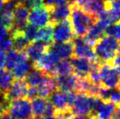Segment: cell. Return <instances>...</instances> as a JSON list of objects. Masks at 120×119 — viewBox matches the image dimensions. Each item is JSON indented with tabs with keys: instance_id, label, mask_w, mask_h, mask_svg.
<instances>
[{
	"instance_id": "cell-26",
	"label": "cell",
	"mask_w": 120,
	"mask_h": 119,
	"mask_svg": "<svg viewBox=\"0 0 120 119\" xmlns=\"http://www.w3.org/2000/svg\"><path fill=\"white\" fill-rule=\"evenodd\" d=\"M32 67H33V64L30 63L29 59L23 60V61L18 63L11 69L12 70L11 73L16 79H23L25 75L29 73V71L32 69Z\"/></svg>"
},
{
	"instance_id": "cell-25",
	"label": "cell",
	"mask_w": 120,
	"mask_h": 119,
	"mask_svg": "<svg viewBox=\"0 0 120 119\" xmlns=\"http://www.w3.org/2000/svg\"><path fill=\"white\" fill-rule=\"evenodd\" d=\"M48 102L49 100H47L46 98H43L40 96L33 99L31 103L32 114L37 117L44 116L45 112L48 108Z\"/></svg>"
},
{
	"instance_id": "cell-11",
	"label": "cell",
	"mask_w": 120,
	"mask_h": 119,
	"mask_svg": "<svg viewBox=\"0 0 120 119\" xmlns=\"http://www.w3.org/2000/svg\"><path fill=\"white\" fill-rule=\"evenodd\" d=\"M28 21L38 27H43L50 22V13L45 7L33 8L28 16Z\"/></svg>"
},
{
	"instance_id": "cell-20",
	"label": "cell",
	"mask_w": 120,
	"mask_h": 119,
	"mask_svg": "<svg viewBox=\"0 0 120 119\" xmlns=\"http://www.w3.org/2000/svg\"><path fill=\"white\" fill-rule=\"evenodd\" d=\"M82 8L97 19L98 16L106 10V2L105 0H90Z\"/></svg>"
},
{
	"instance_id": "cell-34",
	"label": "cell",
	"mask_w": 120,
	"mask_h": 119,
	"mask_svg": "<svg viewBox=\"0 0 120 119\" xmlns=\"http://www.w3.org/2000/svg\"><path fill=\"white\" fill-rule=\"evenodd\" d=\"M0 49L6 51H9L12 49V43H11V38L10 34L8 37L0 41Z\"/></svg>"
},
{
	"instance_id": "cell-22",
	"label": "cell",
	"mask_w": 120,
	"mask_h": 119,
	"mask_svg": "<svg viewBox=\"0 0 120 119\" xmlns=\"http://www.w3.org/2000/svg\"><path fill=\"white\" fill-rule=\"evenodd\" d=\"M56 86L55 78L53 76L47 74L43 81L37 87L38 96L47 98L54 90H56Z\"/></svg>"
},
{
	"instance_id": "cell-24",
	"label": "cell",
	"mask_w": 120,
	"mask_h": 119,
	"mask_svg": "<svg viewBox=\"0 0 120 119\" xmlns=\"http://www.w3.org/2000/svg\"><path fill=\"white\" fill-rule=\"evenodd\" d=\"M25 60H28L25 51H18L16 50L11 51V50L8 51V54L7 55L5 67H7V69L11 70L18 63Z\"/></svg>"
},
{
	"instance_id": "cell-36",
	"label": "cell",
	"mask_w": 120,
	"mask_h": 119,
	"mask_svg": "<svg viewBox=\"0 0 120 119\" xmlns=\"http://www.w3.org/2000/svg\"><path fill=\"white\" fill-rule=\"evenodd\" d=\"M38 96V89L36 87H30V88H28L26 92V98L29 100H33V99L36 98Z\"/></svg>"
},
{
	"instance_id": "cell-41",
	"label": "cell",
	"mask_w": 120,
	"mask_h": 119,
	"mask_svg": "<svg viewBox=\"0 0 120 119\" xmlns=\"http://www.w3.org/2000/svg\"><path fill=\"white\" fill-rule=\"evenodd\" d=\"M0 119H18V118L11 116V115L9 114L7 111H4L0 114Z\"/></svg>"
},
{
	"instance_id": "cell-4",
	"label": "cell",
	"mask_w": 120,
	"mask_h": 119,
	"mask_svg": "<svg viewBox=\"0 0 120 119\" xmlns=\"http://www.w3.org/2000/svg\"><path fill=\"white\" fill-rule=\"evenodd\" d=\"M96 96L83 92H76L71 106V112L74 115L91 116L93 110Z\"/></svg>"
},
{
	"instance_id": "cell-48",
	"label": "cell",
	"mask_w": 120,
	"mask_h": 119,
	"mask_svg": "<svg viewBox=\"0 0 120 119\" xmlns=\"http://www.w3.org/2000/svg\"><path fill=\"white\" fill-rule=\"evenodd\" d=\"M12 2H23L25 1V0H11Z\"/></svg>"
},
{
	"instance_id": "cell-39",
	"label": "cell",
	"mask_w": 120,
	"mask_h": 119,
	"mask_svg": "<svg viewBox=\"0 0 120 119\" xmlns=\"http://www.w3.org/2000/svg\"><path fill=\"white\" fill-rule=\"evenodd\" d=\"M55 3L56 0H43V7H45L48 11L52 10L55 7Z\"/></svg>"
},
{
	"instance_id": "cell-29",
	"label": "cell",
	"mask_w": 120,
	"mask_h": 119,
	"mask_svg": "<svg viewBox=\"0 0 120 119\" xmlns=\"http://www.w3.org/2000/svg\"><path fill=\"white\" fill-rule=\"evenodd\" d=\"M73 73L72 65L70 60L67 59H64L59 60L54 68L53 77L57 75H67Z\"/></svg>"
},
{
	"instance_id": "cell-2",
	"label": "cell",
	"mask_w": 120,
	"mask_h": 119,
	"mask_svg": "<svg viewBox=\"0 0 120 119\" xmlns=\"http://www.w3.org/2000/svg\"><path fill=\"white\" fill-rule=\"evenodd\" d=\"M120 43L109 35L103 36L93 45V51L97 61L110 62L118 54Z\"/></svg>"
},
{
	"instance_id": "cell-42",
	"label": "cell",
	"mask_w": 120,
	"mask_h": 119,
	"mask_svg": "<svg viewBox=\"0 0 120 119\" xmlns=\"http://www.w3.org/2000/svg\"><path fill=\"white\" fill-rule=\"evenodd\" d=\"M70 119H92L91 116H82V115H74L70 117Z\"/></svg>"
},
{
	"instance_id": "cell-40",
	"label": "cell",
	"mask_w": 120,
	"mask_h": 119,
	"mask_svg": "<svg viewBox=\"0 0 120 119\" xmlns=\"http://www.w3.org/2000/svg\"><path fill=\"white\" fill-rule=\"evenodd\" d=\"M6 52L0 49V69H3L6 65Z\"/></svg>"
},
{
	"instance_id": "cell-12",
	"label": "cell",
	"mask_w": 120,
	"mask_h": 119,
	"mask_svg": "<svg viewBox=\"0 0 120 119\" xmlns=\"http://www.w3.org/2000/svg\"><path fill=\"white\" fill-rule=\"evenodd\" d=\"M51 44L42 41H34L32 43L29 44L25 50L28 59L32 62L35 63L39 60V58L48 50Z\"/></svg>"
},
{
	"instance_id": "cell-37",
	"label": "cell",
	"mask_w": 120,
	"mask_h": 119,
	"mask_svg": "<svg viewBox=\"0 0 120 119\" xmlns=\"http://www.w3.org/2000/svg\"><path fill=\"white\" fill-rule=\"evenodd\" d=\"M9 31L7 29V28L2 24V22L0 21V41H2L3 39H4L6 37H8L9 35Z\"/></svg>"
},
{
	"instance_id": "cell-23",
	"label": "cell",
	"mask_w": 120,
	"mask_h": 119,
	"mask_svg": "<svg viewBox=\"0 0 120 119\" xmlns=\"http://www.w3.org/2000/svg\"><path fill=\"white\" fill-rule=\"evenodd\" d=\"M10 36L12 43V48L18 51H25L27 47L30 44V41L25 38L23 32L12 31L10 33Z\"/></svg>"
},
{
	"instance_id": "cell-28",
	"label": "cell",
	"mask_w": 120,
	"mask_h": 119,
	"mask_svg": "<svg viewBox=\"0 0 120 119\" xmlns=\"http://www.w3.org/2000/svg\"><path fill=\"white\" fill-rule=\"evenodd\" d=\"M52 33H53V25L48 24L43 27H40L37 33L35 41H42L47 43L48 44H52L53 43L52 40Z\"/></svg>"
},
{
	"instance_id": "cell-17",
	"label": "cell",
	"mask_w": 120,
	"mask_h": 119,
	"mask_svg": "<svg viewBox=\"0 0 120 119\" xmlns=\"http://www.w3.org/2000/svg\"><path fill=\"white\" fill-rule=\"evenodd\" d=\"M53 51L59 59H69L73 56V43L71 42L68 43H52L48 48Z\"/></svg>"
},
{
	"instance_id": "cell-33",
	"label": "cell",
	"mask_w": 120,
	"mask_h": 119,
	"mask_svg": "<svg viewBox=\"0 0 120 119\" xmlns=\"http://www.w3.org/2000/svg\"><path fill=\"white\" fill-rule=\"evenodd\" d=\"M108 101H111V102H113V103L116 104V105L120 104V89L119 88L110 89Z\"/></svg>"
},
{
	"instance_id": "cell-8",
	"label": "cell",
	"mask_w": 120,
	"mask_h": 119,
	"mask_svg": "<svg viewBox=\"0 0 120 119\" xmlns=\"http://www.w3.org/2000/svg\"><path fill=\"white\" fill-rule=\"evenodd\" d=\"M29 14L30 8L27 7L23 2H17L14 5L13 9V24L11 32H23L25 26L28 25Z\"/></svg>"
},
{
	"instance_id": "cell-35",
	"label": "cell",
	"mask_w": 120,
	"mask_h": 119,
	"mask_svg": "<svg viewBox=\"0 0 120 119\" xmlns=\"http://www.w3.org/2000/svg\"><path fill=\"white\" fill-rule=\"evenodd\" d=\"M24 3L26 5L27 7L30 8V9L43 6V0H25Z\"/></svg>"
},
{
	"instance_id": "cell-49",
	"label": "cell",
	"mask_w": 120,
	"mask_h": 119,
	"mask_svg": "<svg viewBox=\"0 0 120 119\" xmlns=\"http://www.w3.org/2000/svg\"><path fill=\"white\" fill-rule=\"evenodd\" d=\"M113 1H114V0H105L106 3H111V2H113Z\"/></svg>"
},
{
	"instance_id": "cell-10",
	"label": "cell",
	"mask_w": 120,
	"mask_h": 119,
	"mask_svg": "<svg viewBox=\"0 0 120 119\" xmlns=\"http://www.w3.org/2000/svg\"><path fill=\"white\" fill-rule=\"evenodd\" d=\"M60 60L58 56L51 50H48L38 61L33 64V66L37 69H39L45 73L51 76H53L54 68L57 62Z\"/></svg>"
},
{
	"instance_id": "cell-16",
	"label": "cell",
	"mask_w": 120,
	"mask_h": 119,
	"mask_svg": "<svg viewBox=\"0 0 120 119\" xmlns=\"http://www.w3.org/2000/svg\"><path fill=\"white\" fill-rule=\"evenodd\" d=\"M105 29V28L101 23H99L96 21L94 24H92L90 26L87 33L82 38H83L86 43H87L89 45L93 47V45L96 42L104 36Z\"/></svg>"
},
{
	"instance_id": "cell-7",
	"label": "cell",
	"mask_w": 120,
	"mask_h": 119,
	"mask_svg": "<svg viewBox=\"0 0 120 119\" xmlns=\"http://www.w3.org/2000/svg\"><path fill=\"white\" fill-rule=\"evenodd\" d=\"M53 26L52 40L54 43H68L72 41L75 37L69 19L60 21Z\"/></svg>"
},
{
	"instance_id": "cell-27",
	"label": "cell",
	"mask_w": 120,
	"mask_h": 119,
	"mask_svg": "<svg viewBox=\"0 0 120 119\" xmlns=\"http://www.w3.org/2000/svg\"><path fill=\"white\" fill-rule=\"evenodd\" d=\"M14 77L8 69H0V93L5 94L11 87Z\"/></svg>"
},
{
	"instance_id": "cell-19",
	"label": "cell",
	"mask_w": 120,
	"mask_h": 119,
	"mask_svg": "<svg viewBox=\"0 0 120 119\" xmlns=\"http://www.w3.org/2000/svg\"><path fill=\"white\" fill-rule=\"evenodd\" d=\"M49 13H50L49 24L54 25L60 21L69 19L70 15V6L54 7L52 10L49 11Z\"/></svg>"
},
{
	"instance_id": "cell-13",
	"label": "cell",
	"mask_w": 120,
	"mask_h": 119,
	"mask_svg": "<svg viewBox=\"0 0 120 119\" xmlns=\"http://www.w3.org/2000/svg\"><path fill=\"white\" fill-rule=\"evenodd\" d=\"M54 78L58 90L62 91H75L79 77L74 73L67 75H57Z\"/></svg>"
},
{
	"instance_id": "cell-30",
	"label": "cell",
	"mask_w": 120,
	"mask_h": 119,
	"mask_svg": "<svg viewBox=\"0 0 120 119\" xmlns=\"http://www.w3.org/2000/svg\"><path fill=\"white\" fill-rule=\"evenodd\" d=\"M106 9H108L110 13L114 23L120 22V0L106 3Z\"/></svg>"
},
{
	"instance_id": "cell-3",
	"label": "cell",
	"mask_w": 120,
	"mask_h": 119,
	"mask_svg": "<svg viewBox=\"0 0 120 119\" xmlns=\"http://www.w3.org/2000/svg\"><path fill=\"white\" fill-rule=\"evenodd\" d=\"M75 94V91H62L60 90H54L48 95V100L55 108L56 113H63L71 110Z\"/></svg>"
},
{
	"instance_id": "cell-47",
	"label": "cell",
	"mask_w": 120,
	"mask_h": 119,
	"mask_svg": "<svg viewBox=\"0 0 120 119\" xmlns=\"http://www.w3.org/2000/svg\"><path fill=\"white\" fill-rule=\"evenodd\" d=\"M118 56H120V45H119V50H118Z\"/></svg>"
},
{
	"instance_id": "cell-46",
	"label": "cell",
	"mask_w": 120,
	"mask_h": 119,
	"mask_svg": "<svg viewBox=\"0 0 120 119\" xmlns=\"http://www.w3.org/2000/svg\"><path fill=\"white\" fill-rule=\"evenodd\" d=\"M3 112H4V110H3V108H2V106H1V105H0V114H1Z\"/></svg>"
},
{
	"instance_id": "cell-21",
	"label": "cell",
	"mask_w": 120,
	"mask_h": 119,
	"mask_svg": "<svg viewBox=\"0 0 120 119\" xmlns=\"http://www.w3.org/2000/svg\"><path fill=\"white\" fill-rule=\"evenodd\" d=\"M47 73H45L41 69L33 66L29 73L25 75L24 81L29 87H38L43 81Z\"/></svg>"
},
{
	"instance_id": "cell-38",
	"label": "cell",
	"mask_w": 120,
	"mask_h": 119,
	"mask_svg": "<svg viewBox=\"0 0 120 119\" xmlns=\"http://www.w3.org/2000/svg\"><path fill=\"white\" fill-rule=\"evenodd\" d=\"M110 63H111V65L117 69V71L119 72V74L120 76V56L117 55L114 59L111 60Z\"/></svg>"
},
{
	"instance_id": "cell-1",
	"label": "cell",
	"mask_w": 120,
	"mask_h": 119,
	"mask_svg": "<svg viewBox=\"0 0 120 119\" xmlns=\"http://www.w3.org/2000/svg\"><path fill=\"white\" fill-rule=\"evenodd\" d=\"M70 24L76 37H83L92 24L97 21L96 17L86 12L76 4L70 6Z\"/></svg>"
},
{
	"instance_id": "cell-14",
	"label": "cell",
	"mask_w": 120,
	"mask_h": 119,
	"mask_svg": "<svg viewBox=\"0 0 120 119\" xmlns=\"http://www.w3.org/2000/svg\"><path fill=\"white\" fill-rule=\"evenodd\" d=\"M28 86L23 79H16L12 82L8 91L4 94L7 100L11 101L26 96Z\"/></svg>"
},
{
	"instance_id": "cell-6",
	"label": "cell",
	"mask_w": 120,
	"mask_h": 119,
	"mask_svg": "<svg viewBox=\"0 0 120 119\" xmlns=\"http://www.w3.org/2000/svg\"><path fill=\"white\" fill-rule=\"evenodd\" d=\"M6 111L18 119H28L32 116L31 103L26 97L11 100Z\"/></svg>"
},
{
	"instance_id": "cell-31",
	"label": "cell",
	"mask_w": 120,
	"mask_h": 119,
	"mask_svg": "<svg viewBox=\"0 0 120 119\" xmlns=\"http://www.w3.org/2000/svg\"><path fill=\"white\" fill-rule=\"evenodd\" d=\"M105 33L114 38L120 43V22L113 23V24L109 25L105 29Z\"/></svg>"
},
{
	"instance_id": "cell-15",
	"label": "cell",
	"mask_w": 120,
	"mask_h": 119,
	"mask_svg": "<svg viewBox=\"0 0 120 119\" xmlns=\"http://www.w3.org/2000/svg\"><path fill=\"white\" fill-rule=\"evenodd\" d=\"M70 63L72 65L73 73L79 78H86L88 75L92 68V62L84 58L71 56Z\"/></svg>"
},
{
	"instance_id": "cell-18",
	"label": "cell",
	"mask_w": 120,
	"mask_h": 119,
	"mask_svg": "<svg viewBox=\"0 0 120 119\" xmlns=\"http://www.w3.org/2000/svg\"><path fill=\"white\" fill-rule=\"evenodd\" d=\"M13 9H14L13 2L11 0H8L3 7L0 12V21L9 31V33L12 29Z\"/></svg>"
},
{
	"instance_id": "cell-9",
	"label": "cell",
	"mask_w": 120,
	"mask_h": 119,
	"mask_svg": "<svg viewBox=\"0 0 120 119\" xmlns=\"http://www.w3.org/2000/svg\"><path fill=\"white\" fill-rule=\"evenodd\" d=\"M73 56L75 57L84 58L90 61H96V58L92 46L84 41L82 37H77L73 39Z\"/></svg>"
},
{
	"instance_id": "cell-32",
	"label": "cell",
	"mask_w": 120,
	"mask_h": 119,
	"mask_svg": "<svg viewBox=\"0 0 120 119\" xmlns=\"http://www.w3.org/2000/svg\"><path fill=\"white\" fill-rule=\"evenodd\" d=\"M38 29H39V27L33 24H29L25 26V29L23 30V33H24L25 38L30 41V43L35 41V38H36Z\"/></svg>"
},
{
	"instance_id": "cell-5",
	"label": "cell",
	"mask_w": 120,
	"mask_h": 119,
	"mask_svg": "<svg viewBox=\"0 0 120 119\" xmlns=\"http://www.w3.org/2000/svg\"><path fill=\"white\" fill-rule=\"evenodd\" d=\"M120 76L119 72L111 65L110 62L101 63L100 66L101 85L108 89L119 88Z\"/></svg>"
},
{
	"instance_id": "cell-43",
	"label": "cell",
	"mask_w": 120,
	"mask_h": 119,
	"mask_svg": "<svg viewBox=\"0 0 120 119\" xmlns=\"http://www.w3.org/2000/svg\"><path fill=\"white\" fill-rule=\"evenodd\" d=\"M112 119H120V104H119V106H117Z\"/></svg>"
},
{
	"instance_id": "cell-45",
	"label": "cell",
	"mask_w": 120,
	"mask_h": 119,
	"mask_svg": "<svg viewBox=\"0 0 120 119\" xmlns=\"http://www.w3.org/2000/svg\"><path fill=\"white\" fill-rule=\"evenodd\" d=\"M28 119H43V118H42V117H37V116H34V117L31 116Z\"/></svg>"
},
{
	"instance_id": "cell-44",
	"label": "cell",
	"mask_w": 120,
	"mask_h": 119,
	"mask_svg": "<svg viewBox=\"0 0 120 119\" xmlns=\"http://www.w3.org/2000/svg\"><path fill=\"white\" fill-rule=\"evenodd\" d=\"M8 1V0H0V11H1V9L3 8V7L4 6V4Z\"/></svg>"
}]
</instances>
